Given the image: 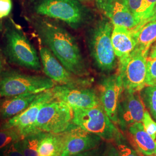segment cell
Wrapping results in <instances>:
<instances>
[{
	"label": "cell",
	"instance_id": "4",
	"mask_svg": "<svg viewBox=\"0 0 156 156\" xmlns=\"http://www.w3.org/2000/svg\"><path fill=\"white\" fill-rule=\"evenodd\" d=\"M55 86V82L48 77L8 70L3 72L0 77V97L26 93L39 94L51 89Z\"/></svg>",
	"mask_w": 156,
	"mask_h": 156
},
{
	"label": "cell",
	"instance_id": "35",
	"mask_svg": "<svg viewBox=\"0 0 156 156\" xmlns=\"http://www.w3.org/2000/svg\"><path fill=\"white\" fill-rule=\"evenodd\" d=\"M138 153H139V154H140V156H144V155H143L142 154H141V153H139L138 152ZM156 156V155H154V154H152V155H151V156Z\"/></svg>",
	"mask_w": 156,
	"mask_h": 156
},
{
	"label": "cell",
	"instance_id": "37",
	"mask_svg": "<svg viewBox=\"0 0 156 156\" xmlns=\"http://www.w3.org/2000/svg\"><path fill=\"white\" fill-rule=\"evenodd\" d=\"M154 155H156V151H154Z\"/></svg>",
	"mask_w": 156,
	"mask_h": 156
},
{
	"label": "cell",
	"instance_id": "21",
	"mask_svg": "<svg viewBox=\"0 0 156 156\" xmlns=\"http://www.w3.org/2000/svg\"><path fill=\"white\" fill-rule=\"evenodd\" d=\"M45 134L44 132H38L29 134L18 142L24 156H39V143Z\"/></svg>",
	"mask_w": 156,
	"mask_h": 156
},
{
	"label": "cell",
	"instance_id": "17",
	"mask_svg": "<svg viewBox=\"0 0 156 156\" xmlns=\"http://www.w3.org/2000/svg\"><path fill=\"white\" fill-rule=\"evenodd\" d=\"M112 43L119 58L129 54L137 45V40L133 30L121 26H113Z\"/></svg>",
	"mask_w": 156,
	"mask_h": 156
},
{
	"label": "cell",
	"instance_id": "25",
	"mask_svg": "<svg viewBox=\"0 0 156 156\" xmlns=\"http://www.w3.org/2000/svg\"><path fill=\"white\" fill-rule=\"evenodd\" d=\"M156 4V0H144L137 15V20L140 23L144 22L148 17Z\"/></svg>",
	"mask_w": 156,
	"mask_h": 156
},
{
	"label": "cell",
	"instance_id": "26",
	"mask_svg": "<svg viewBox=\"0 0 156 156\" xmlns=\"http://www.w3.org/2000/svg\"><path fill=\"white\" fill-rule=\"evenodd\" d=\"M142 123L145 131L151 135L153 140H156V122L153 119L151 113L147 110L145 111Z\"/></svg>",
	"mask_w": 156,
	"mask_h": 156
},
{
	"label": "cell",
	"instance_id": "12",
	"mask_svg": "<svg viewBox=\"0 0 156 156\" xmlns=\"http://www.w3.org/2000/svg\"><path fill=\"white\" fill-rule=\"evenodd\" d=\"M60 134L61 156H72L95 149L102 145L103 142L99 136L88 133L75 124Z\"/></svg>",
	"mask_w": 156,
	"mask_h": 156
},
{
	"label": "cell",
	"instance_id": "18",
	"mask_svg": "<svg viewBox=\"0 0 156 156\" xmlns=\"http://www.w3.org/2000/svg\"><path fill=\"white\" fill-rule=\"evenodd\" d=\"M38 94L26 93L5 97L0 102V119L6 120L16 116L25 110Z\"/></svg>",
	"mask_w": 156,
	"mask_h": 156
},
{
	"label": "cell",
	"instance_id": "30",
	"mask_svg": "<svg viewBox=\"0 0 156 156\" xmlns=\"http://www.w3.org/2000/svg\"><path fill=\"white\" fill-rule=\"evenodd\" d=\"M124 1L127 3L130 11L131 12V13L134 15V16L135 17V18L136 19L138 12L140 11L144 0H124Z\"/></svg>",
	"mask_w": 156,
	"mask_h": 156
},
{
	"label": "cell",
	"instance_id": "16",
	"mask_svg": "<svg viewBox=\"0 0 156 156\" xmlns=\"http://www.w3.org/2000/svg\"><path fill=\"white\" fill-rule=\"evenodd\" d=\"M129 141L136 151L145 156L152 155L156 149V144L144 127L142 123H136L131 125L127 129Z\"/></svg>",
	"mask_w": 156,
	"mask_h": 156
},
{
	"label": "cell",
	"instance_id": "32",
	"mask_svg": "<svg viewBox=\"0 0 156 156\" xmlns=\"http://www.w3.org/2000/svg\"><path fill=\"white\" fill-rule=\"evenodd\" d=\"M154 21H156V4L154 6L149 16L145 20V21L140 24H138L135 28L132 29V30L135 32H136V31H138L140 28H141L142 27H143L146 24H147L148 23L151 22H154Z\"/></svg>",
	"mask_w": 156,
	"mask_h": 156
},
{
	"label": "cell",
	"instance_id": "29",
	"mask_svg": "<svg viewBox=\"0 0 156 156\" xmlns=\"http://www.w3.org/2000/svg\"><path fill=\"white\" fill-rule=\"evenodd\" d=\"M117 149L120 156H140L138 152L134 148L122 143L117 145Z\"/></svg>",
	"mask_w": 156,
	"mask_h": 156
},
{
	"label": "cell",
	"instance_id": "22",
	"mask_svg": "<svg viewBox=\"0 0 156 156\" xmlns=\"http://www.w3.org/2000/svg\"><path fill=\"white\" fill-rule=\"evenodd\" d=\"M146 86H156V45H152L146 61Z\"/></svg>",
	"mask_w": 156,
	"mask_h": 156
},
{
	"label": "cell",
	"instance_id": "20",
	"mask_svg": "<svg viewBox=\"0 0 156 156\" xmlns=\"http://www.w3.org/2000/svg\"><path fill=\"white\" fill-rule=\"evenodd\" d=\"M134 32L137 40L136 46L149 51L152 44L156 41V21L148 23L138 31Z\"/></svg>",
	"mask_w": 156,
	"mask_h": 156
},
{
	"label": "cell",
	"instance_id": "19",
	"mask_svg": "<svg viewBox=\"0 0 156 156\" xmlns=\"http://www.w3.org/2000/svg\"><path fill=\"white\" fill-rule=\"evenodd\" d=\"M61 134L45 133L38 147L39 156H61Z\"/></svg>",
	"mask_w": 156,
	"mask_h": 156
},
{
	"label": "cell",
	"instance_id": "14",
	"mask_svg": "<svg viewBox=\"0 0 156 156\" xmlns=\"http://www.w3.org/2000/svg\"><path fill=\"white\" fill-rule=\"evenodd\" d=\"M123 91L122 82L117 73L104 78L99 86L101 105L115 124H117L118 105Z\"/></svg>",
	"mask_w": 156,
	"mask_h": 156
},
{
	"label": "cell",
	"instance_id": "39",
	"mask_svg": "<svg viewBox=\"0 0 156 156\" xmlns=\"http://www.w3.org/2000/svg\"><path fill=\"white\" fill-rule=\"evenodd\" d=\"M155 142H156V141H155Z\"/></svg>",
	"mask_w": 156,
	"mask_h": 156
},
{
	"label": "cell",
	"instance_id": "1",
	"mask_svg": "<svg viewBox=\"0 0 156 156\" xmlns=\"http://www.w3.org/2000/svg\"><path fill=\"white\" fill-rule=\"evenodd\" d=\"M31 21L39 39L67 70L79 77L88 74L78 44L71 34L47 19H36Z\"/></svg>",
	"mask_w": 156,
	"mask_h": 156
},
{
	"label": "cell",
	"instance_id": "31",
	"mask_svg": "<svg viewBox=\"0 0 156 156\" xmlns=\"http://www.w3.org/2000/svg\"><path fill=\"white\" fill-rule=\"evenodd\" d=\"M105 149L103 144L99 147L90 151H83L70 156H104Z\"/></svg>",
	"mask_w": 156,
	"mask_h": 156
},
{
	"label": "cell",
	"instance_id": "38",
	"mask_svg": "<svg viewBox=\"0 0 156 156\" xmlns=\"http://www.w3.org/2000/svg\"><path fill=\"white\" fill-rule=\"evenodd\" d=\"M80 1H88V0H80Z\"/></svg>",
	"mask_w": 156,
	"mask_h": 156
},
{
	"label": "cell",
	"instance_id": "28",
	"mask_svg": "<svg viewBox=\"0 0 156 156\" xmlns=\"http://www.w3.org/2000/svg\"><path fill=\"white\" fill-rule=\"evenodd\" d=\"M12 9V0H0V20L8 16Z\"/></svg>",
	"mask_w": 156,
	"mask_h": 156
},
{
	"label": "cell",
	"instance_id": "5",
	"mask_svg": "<svg viewBox=\"0 0 156 156\" xmlns=\"http://www.w3.org/2000/svg\"><path fill=\"white\" fill-rule=\"evenodd\" d=\"M113 26L110 21L103 19L93 28L89 39L91 55L101 71L108 72L116 66V55L112 43Z\"/></svg>",
	"mask_w": 156,
	"mask_h": 156
},
{
	"label": "cell",
	"instance_id": "9",
	"mask_svg": "<svg viewBox=\"0 0 156 156\" xmlns=\"http://www.w3.org/2000/svg\"><path fill=\"white\" fill-rule=\"evenodd\" d=\"M55 100L56 98L51 90L39 93L25 110L2 123L1 128H15L23 138L38 133L35 128V123L40 110L45 104Z\"/></svg>",
	"mask_w": 156,
	"mask_h": 156
},
{
	"label": "cell",
	"instance_id": "33",
	"mask_svg": "<svg viewBox=\"0 0 156 156\" xmlns=\"http://www.w3.org/2000/svg\"><path fill=\"white\" fill-rule=\"evenodd\" d=\"M104 156H120L117 148L111 144H108L105 149Z\"/></svg>",
	"mask_w": 156,
	"mask_h": 156
},
{
	"label": "cell",
	"instance_id": "8",
	"mask_svg": "<svg viewBox=\"0 0 156 156\" xmlns=\"http://www.w3.org/2000/svg\"><path fill=\"white\" fill-rule=\"evenodd\" d=\"M33 9L37 15L61 20L73 28L79 27L85 17L76 0H37Z\"/></svg>",
	"mask_w": 156,
	"mask_h": 156
},
{
	"label": "cell",
	"instance_id": "34",
	"mask_svg": "<svg viewBox=\"0 0 156 156\" xmlns=\"http://www.w3.org/2000/svg\"><path fill=\"white\" fill-rule=\"evenodd\" d=\"M3 73V64H2V60L0 57V77Z\"/></svg>",
	"mask_w": 156,
	"mask_h": 156
},
{
	"label": "cell",
	"instance_id": "24",
	"mask_svg": "<svg viewBox=\"0 0 156 156\" xmlns=\"http://www.w3.org/2000/svg\"><path fill=\"white\" fill-rule=\"evenodd\" d=\"M22 138V135L15 128H1L0 150L14 142L20 140Z\"/></svg>",
	"mask_w": 156,
	"mask_h": 156
},
{
	"label": "cell",
	"instance_id": "7",
	"mask_svg": "<svg viewBox=\"0 0 156 156\" xmlns=\"http://www.w3.org/2000/svg\"><path fill=\"white\" fill-rule=\"evenodd\" d=\"M73 124L72 108L62 101L55 100L41 108L35 128L37 132L60 134Z\"/></svg>",
	"mask_w": 156,
	"mask_h": 156
},
{
	"label": "cell",
	"instance_id": "13",
	"mask_svg": "<svg viewBox=\"0 0 156 156\" xmlns=\"http://www.w3.org/2000/svg\"><path fill=\"white\" fill-rule=\"evenodd\" d=\"M146 111L140 92L132 93L123 90L118 105L117 124L124 132L134 123H142Z\"/></svg>",
	"mask_w": 156,
	"mask_h": 156
},
{
	"label": "cell",
	"instance_id": "23",
	"mask_svg": "<svg viewBox=\"0 0 156 156\" xmlns=\"http://www.w3.org/2000/svg\"><path fill=\"white\" fill-rule=\"evenodd\" d=\"M145 106L156 122V86H146L140 91Z\"/></svg>",
	"mask_w": 156,
	"mask_h": 156
},
{
	"label": "cell",
	"instance_id": "2",
	"mask_svg": "<svg viewBox=\"0 0 156 156\" xmlns=\"http://www.w3.org/2000/svg\"><path fill=\"white\" fill-rule=\"evenodd\" d=\"M73 123L104 140L123 143V133L106 115L101 105L92 108L73 109Z\"/></svg>",
	"mask_w": 156,
	"mask_h": 156
},
{
	"label": "cell",
	"instance_id": "11",
	"mask_svg": "<svg viewBox=\"0 0 156 156\" xmlns=\"http://www.w3.org/2000/svg\"><path fill=\"white\" fill-rule=\"evenodd\" d=\"M39 54L46 75L60 84L87 87L91 80L69 72L46 46H39Z\"/></svg>",
	"mask_w": 156,
	"mask_h": 156
},
{
	"label": "cell",
	"instance_id": "40",
	"mask_svg": "<svg viewBox=\"0 0 156 156\" xmlns=\"http://www.w3.org/2000/svg\"><path fill=\"white\" fill-rule=\"evenodd\" d=\"M0 156H1V155H0Z\"/></svg>",
	"mask_w": 156,
	"mask_h": 156
},
{
	"label": "cell",
	"instance_id": "3",
	"mask_svg": "<svg viewBox=\"0 0 156 156\" xmlns=\"http://www.w3.org/2000/svg\"><path fill=\"white\" fill-rule=\"evenodd\" d=\"M5 38V53L9 62L30 70L41 69L37 50L22 29L14 23L6 25Z\"/></svg>",
	"mask_w": 156,
	"mask_h": 156
},
{
	"label": "cell",
	"instance_id": "10",
	"mask_svg": "<svg viewBox=\"0 0 156 156\" xmlns=\"http://www.w3.org/2000/svg\"><path fill=\"white\" fill-rule=\"evenodd\" d=\"M56 100L75 108H92L101 105L98 94L94 90L83 86L56 85L51 89Z\"/></svg>",
	"mask_w": 156,
	"mask_h": 156
},
{
	"label": "cell",
	"instance_id": "6",
	"mask_svg": "<svg viewBox=\"0 0 156 156\" xmlns=\"http://www.w3.org/2000/svg\"><path fill=\"white\" fill-rule=\"evenodd\" d=\"M149 51L136 46L129 54L119 58L117 74L121 78L123 90L140 92L146 87V61Z\"/></svg>",
	"mask_w": 156,
	"mask_h": 156
},
{
	"label": "cell",
	"instance_id": "15",
	"mask_svg": "<svg viewBox=\"0 0 156 156\" xmlns=\"http://www.w3.org/2000/svg\"><path fill=\"white\" fill-rule=\"evenodd\" d=\"M95 4L113 26L132 30L139 24L124 0H95Z\"/></svg>",
	"mask_w": 156,
	"mask_h": 156
},
{
	"label": "cell",
	"instance_id": "27",
	"mask_svg": "<svg viewBox=\"0 0 156 156\" xmlns=\"http://www.w3.org/2000/svg\"><path fill=\"white\" fill-rule=\"evenodd\" d=\"M18 142H14L2 149L1 152V156H24L19 147Z\"/></svg>",
	"mask_w": 156,
	"mask_h": 156
},
{
	"label": "cell",
	"instance_id": "36",
	"mask_svg": "<svg viewBox=\"0 0 156 156\" xmlns=\"http://www.w3.org/2000/svg\"><path fill=\"white\" fill-rule=\"evenodd\" d=\"M1 30H2V24H1V22L0 21V32L1 31Z\"/></svg>",
	"mask_w": 156,
	"mask_h": 156
}]
</instances>
